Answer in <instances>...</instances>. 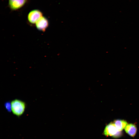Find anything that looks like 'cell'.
<instances>
[{"instance_id":"8","label":"cell","mask_w":139,"mask_h":139,"mask_svg":"<svg viewBox=\"0 0 139 139\" xmlns=\"http://www.w3.org/2000/svg\"><path fill=\"white\" fill-rule=\"evenodd\" d=\"M4 106L6 110L8 112L11 111V102L7 101L4 104Z\"/></svg>"},{"instance_id":"7","label":"cell","mask_w":139,"mask_h":139,"mask_svg":"<svg viewBox=\"0 0 139 139\" xmlns=\"http://www.w3.org/2000/svg\"><path fill=\"white\" fill-rule=\"evenodd\" d=\"M115 124L118 130L121 131L128 124L127 122L124 120L117 119L114 121Z\"/></svg>"},{"instance_id":"3","label":"cell","mask_w":139,"mask_h":139,"mask_svg":"<svg viewBox=\"0 0 139 139\" xmlns=\"http://www.w3.org/2000/svg\"><path fill=\"white\" fill-rule=\"evenodd\" d=\"M42 13L38 10H34L30 11L27 16L28 20L29 22L32 24H34L42 16Z\"/></svg>"},{"instance_id":"6","label":"cell","mask_w":139,"mask_h":139,"mask_svg":"<svg viewBox=\"0 0 139 139\" xmlns=\"http://www.w3.org/2000/svg\"><path fill=\"white\" fill-rule=\"evenodd\" d=\"M124 128L126 132L130 136L134 137L135 135L137 128L135 124H128Z\"/></svg>"},{"instance_id":"5","label":"cell","mask_w":139,"mask_h":139,"mask_svg":"<svg viewBox=\"0 0 139 139\" xmlns=\"http://www.w3.org/2000/svg\"><path fill=\"white\" fill-rule=\"evenodd\" d=\"M49 24L47 19L43 16L40 18L35 23L37 29L39 30L43 31H45L48 27Z\"/></svg>"},{"instance_id":"1","label":"cell","mask_w":139,"mask_h":139,"mask_svg":"<svg viewBox=\"0 0 139 139\" xmlns=\"http://www.w3.org/2000/svg\"><path fill=\"white\" fill-rule=\"evenodd\" d=\"M11 111L15 115L20 117L24 113L26 107L25 103L18 99H15L11 102Z\"/></svg>"},{"instance_id":"4","label":"cell","mask_w":139,"mask_h":139,"mask_svg":"<svg viewBox=\"0 0 139 139\" xmlns=\"http://www.w3.org/2000/svg\"><path fill=\"white\" fill-rule=\"evenodd\" d=\"M28 0H8V6L12 10H18L23 6Z\"/></svg>"},{"instance_id":"2","label":"cell","mask_w":139,"mask_h":139,"mask_svg":"<svg viewBox=\"0 0 139 139\" xmlns=\"http://www.w3.org/2000/svg\"><path fill=\"white\" fill-rule=\"evenodd\" d=\"M119 132L114 122H111L106 126L103 132V134L106 136H112L116 138Z\"/></svg>"}]
</instances>
